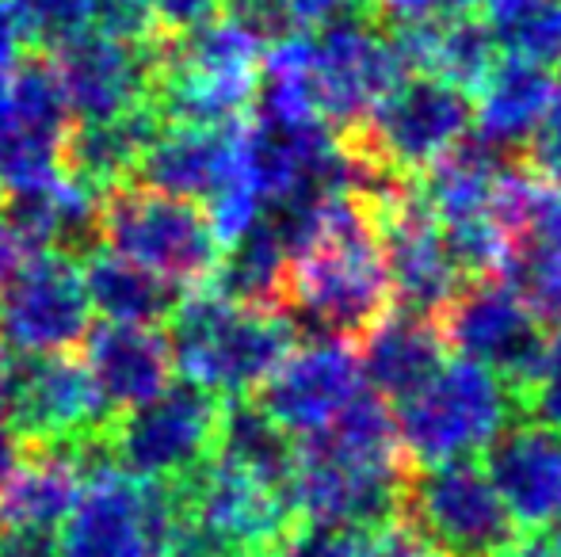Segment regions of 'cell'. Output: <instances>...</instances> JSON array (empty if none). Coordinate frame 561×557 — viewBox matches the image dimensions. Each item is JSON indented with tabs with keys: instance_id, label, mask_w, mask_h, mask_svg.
Masks as SVG:
<instances>
[{
	"instance_id": "obj_31",
	"label": "cell",
	"mask_w": 561,
	"mask_h": 557,
	"mask_svg": "<svg viewBox=\"0 0 561 557\" xmlns=\"http://www.w3.org/2000/svg\"><path fill=\"white\" fill-rule=\"evenodd\" d=\"M516 405H519V417L550 423V428L561 431V325L554 328V336L542 340L535 371L519 386Z\"/></svg>"
},
{
	"instance_id": "obj_2",
	"label": "cell",
	"mask_w": 561,
	"mask_h": 557,
	"mask_svg": "<svg viewBox=\"0 0 561 557\" xmlns=\"http://www.w3.org/2000/svg\"><path fill=\"white\" fill-rule=\"evenodd\" d=\"M164 325L180 374L226 402L256 394L298 344L290 313L249 310L210 287L187 290Z\"/></svg>"
},
{
	"instance_id": "obj_5",
	"label": "cell",
	"mask_w": 561,
	"mask_h": 557,
	"mask_svg": "<svg viewBox=\"0 0 561 557\" xmlns=\"http://www.w3.org/2000/svg\"><path fill=\"white\" fill-rule=\"evenodd\" d=\"M100 241L107 253L169 279L180 290L207 287L226 248L203 202L134 184L115 187L100 199Z\"/></svg>"
},
{
	"instance_id": "obj_47",
	"label": "cell",
	"mask_w": 561,
	"mask_h": 557,
	"mask_svg": "<svg viewBox=\"0 0 561 557\" xmlns=\"http://www.w3.org/2000/svg\"><path fill=\"white\" fill-rule=\"evenodd\" d=\"M229 557H279V554H229Z\"/></svg>"
},
{
	"instance_id": "obj_30",
	"label": "cell",
	"mask_w": 561,
	"mask_h": 557,
	"mask_svg": "<svg viewBox=\"0 0 561 557\" xmlns=\"http://www.w3.org/2000/svg\"><path fill=\"white\" fill-rule=\"evenodd\" d=\"M15 20L23 23L31 50H50L69 35L89 27L92 0H8Z\"/></svg>"
},
{
	"instance_id": "obj_13",
	"label": "cell",
	"mask_w": 561,
	"mask_h": 557,
	"mask_svg": "<svg viewBox=\"0 0 561 557\" xmlns=\"http://www.w3.org/2000/svg\"><path fill=\"white\" fill-rule=\"evenodd\" d=\"M73 115L46 50H27L0 77V179L12 192L46 187L61 176L58 156Z\"/></svg>"
},
{
	"instance_id": "obj_16",
	"label": "cell",
	"mask_w": 561,
	"mask_h": 557,
	"mask_svg": "<svg viewBox=\"0 0 561 557\" xmlns=\"http://www.w3.org/2000/svg\"><path fill=\"white\" fill-rule=\"evenodd\" d=\"M92 328L81 264L43 253L0 287V340L20 356L73 351Z\"/></svg>"
},
{
	"instance_id": "obj_6",
	"label": "cell",
	"mask_w": 561,
	"mask_h": 557,
	"mask_svg": "<svg viewBox=\"0 0 561 557\" xmlns=\"http://www.w3.org/2000/svg\"><path fill=\"white\" fill-rule=\"evenodd\" d=\"M184 523L180 481H138L107 466L61 520L58 557H164Z\"/></svg>"
},
{
	"instance_id": "obj_1",
	"label": "cell",
	"mask_w": 561,
	"mask_h": 557,
	"mask_svg": "<svg viewBox=\"0 0 561 557\" xmlns=\"http://www.w3.org/2000/svg\"><path fill=\"white\" fill-rule=\"evenodd\" d=\"M405 466L393 413L363 390L325 431L302 439L290 477V504L302 523L382 531L398 523Z\"/></svg>"
},
{
	"instance_id": "obj_27",
	"label": "cell",
	"mask_w": 561,
	"mask_h": 557,
	"mask_svg": "<svg viewBox=\"0 0 561 557\" xmlns=\"http://www.w3.org/2000/svg\"><path fill=\"white\" fill-rule=\"evenodd\" d=\"M496 58H501V46H496L489 23L473 12H450L439 15L436 31H432L428 73L424 77H439L473 100V92L481 89Z\"/></svg>"
},
{
	"instance_id": "obj_28",
	"label": "cell",
	"mask_w": 561,
	"mask_h": 557,
	"mask_svg": "<svg viewBox=\"0 0 561 557\" xmlns=\"http://www.w3.org/2000/svg\"><path fill=\"white\" fill-rule=\"evenodd\" d=\"M485 23L508 58L561 66V0H489Z\"/></svg>"
},
{
	"instance_id": "obj_11",
	"label": "cell",
	"mask_w": 561,
	"mask_h": 557,
	"mask_svg": "<svg viewBox=\"0 0 561 557\" xmlns=\"http://www.w3.org/2000/svg\"><path fill=\"white\" fill-rule=\"evenodd\" d=\"M4 417L27 446L107 443L118 413L73 351L15 359Z\"/></svg>"
},
{
	"instance_id": "obj_7",
	"label": "cell",
	"mask_w": 561,
	"mask_h": 557,
	"mask_svg": "<svg viewBox=\"0 0 561 557\" xmlns=\"http://www.w3.org/2000/svg\"><path fill=\"white\" fill-rule=\"evenodd\" d=\"M226 397L199 382H172L153 402L118 413L107 454L138 481H176L215 459Z\"/></svg>"
},
{
	"instance_id": "obj_4",
	"label": "cell",
	"mask_w": 561,
	"mask_h": 557,
	"mask_svg": "<svg viewBox=\"0 0 561 557\" xmlns=\"http://www.w3.org/2000/svg\"><path fill=\"white\" fill-rule=\"evenodd\" d=\"M473 127V100L439 77H405L344 149L363 172V192L382 179H413L458 149Z\"/></svg>"
},
{
	"instance_id": "obj_18",
	"label": "cell",
	"mask_w": 561,
	"mask_h": 557,
	"mask_svg": "<svg viewBox=\"0 0 561 557\" xmlns=\"http://www.w3.org/2000/svg\"><path fill=\"white\" fill-rule=\"evenodd\" d=\"M485 477L519 531H554L561 523V431L516 420L489 443Z\"/></svg>"
},
{
	"instance_id": "obj_22",
	"label": "cell",
	"mask_w": 561,
	"mask_h": 557,
	"mask_svg": "<svg viewBox=\"0 0 561 557\" xmlns=\"http://www.w3.org/2000/svg\"><path fill=\"white\" fill-rule=\"evenodd\" d=\"M161 130L164 123L146 104L107 123H73L61 141L58 169L66 179L104 199L107 192L130 179L134 164L141 161V153L153 146Z\"/></svg>"
},
{
	"instance_id": "obj_35",
	"label": "cell",
	"mask_w": 561,
	"mask_h": 557,
	"mask_svg": "<svg viewBox=\"0 0 561 557\" xmlns=\"http://www.w3.org/2000/svg\"><path fill=\"white\" fill-rule=\"evenodd\" d=\"M222 15L241 23L244 31H252L264 46L295 31L283 0H222Z\"/></svg>"
},
{
	"instance_id": "obj_20",
	"label": "cell",
	"mask_w": 561,
	"mask_h": 557,
	"mask_svg": "<svg viewBox=\"0 0 561 557\" xmlns=\"http://www.w3.org/2000/svg\"><path fill=\"white\" fill-rule=\"evenodd\" d=\"M84 367L115 413L153 402L172 382V344L161 325H112L100 321L84 333Z\"/></svg>"
},
{
	"instance_id": "obj_49",
	"label": "cell",
	"mask_w": 561,
	"mask_h": 557,
	"mask_svg": "<svg viewBox=\"0 0 561 557\" xmlns=\"http://www.w3.org/2000/svg\"><path fill=\"white\" fill-rule=\"evenodd\" d=\"M0 199H4V179H0Z\"/></svg>"
},
{
	"instance_id": "obj_8",
	"label": "cell",
	"mask_w": 561,
	"mask_h": 557,
	"mask_svg": "<svg viewBox=\"0 0 561 557\" xmlns=\"http://www.w3.org/2000/svg\"><path fill=\"white\" fill-rule=\"evenodd\" d=\"M306 81L321 123L344 138L405 81V69L390 35L363 12H352L306 31Z\"/></svg>"
},
{
	"instance_id": "obj_38",
	"label": "cell",
	"mask_w": 561,
	"mask_h": 557,
	"mask_svg": "<svg viewBox=\"0 0 561 557\" xmlns=\"http://www.w3.org/2000/svg\"><path fill=\"white\" fill-rule=\"evenodd\" d=\"M35 256H43L38 241L31 237L20 222H12V218L0 210V287L20 276V271L27 268Z\"/></svg>"
},
{
	"instance_id": "obj_42",
	"label": "cell",
	"mask_w": 561,
	"mask_h": 557,
	"mask_svg": "<svg viewBox=\"0 0 561 557\" xmlns=\"http://www.w3.org/2000/svg\"><path fill=\"white\" fill-rule=\"evenodd\" d=\"M27 50H31V43H27V35H23V23L15 20L12 4L0 0V77H4Z\"/></svg>"
},
{
	"instance_id": "obj_3",
	"label": "cell",
	"mask_w": 561,
	"mask_h": 557,
	"mask_svg": "<svg viewBox=\"0 0 561 557\" xmlns=\"http://www.w3.org/2000/svg\"><path fill=\"white\" fill-rule=\"evenodd\" d=\"M516 417V394L501 374L470 359H447L413 397L393 409V431L401 459L416 466H447L485 454Z\"/></svg>"
},
{
	"instance_id": "obj_17",
	"label": "cell",
	"mask_w": 561,
	"mask_h": 557,
	"mask_svg": "<svg viewBox=\"0 0 561 557\" xmlns=\"http://www.w3.org/2000/svg\"><path fill=\"white\" fill-rule=\"evenodd\" d=\"M46 54L54 61L73 123H107L149 100L161 38L149 46H134L84 27Z\"/></svg>"
},
{
	"instance_id": "obj_25",
	"label": "cell",
	"mask_w": 561,
	"mask_h": 557,
	"mask_svg": "<svg viewBox=\"0 0 561 557\" xmlns=\"http://www.w3.org/2000/svg\"><path fill=\"white\" fill-rule=\"evenodd\" d=\"M287 268L290 253L275 225L267 218H256L237 241L222 248V264H218L215 279L207 282L222 298L249 310L283 313V290H287Z\"/></svg>"
},
{
	"instance_id": "obj_26",
	"label": "cell",
	"mask_w": 561,
	"mask_h": 557,
	"mask_svg": "<svg viewBox=\"0 0 561 557\" xmlns=\"http://www.w3.org/2000/svg\"><path fill=\"white\" fill-rule=\"evenodd\" d=\"M215 454L226 462H233V466L249 469V474L260 477V481L290 492L298 443L283 428H275L252 397L226 402V417H222V431H218Z\"/></svg>"
},
{
	"instance_id": "obj_32",
	"label": "cell",
	"mask_w": 561,
	"mask_h": 557,
	"mask_svg": "<svg viewBox=\"0 0 561 557\" xmlns=\"http://www.w3.org/2000/svg\"><path fill=\"white\" fill-rule=\"evenodd\" d=\"M279 557H375V531L336 527V523H302Z\"/></svg>"
},
{
	"instance_id": "obj_37",
	"label": "cell",
	"mask_w": 561,
	"mask_h": 557,
	"mask_svg": "<svg viewBox=\"0 0 561 557\" xmlns=\"http://www.w3.org/2000/svg\"><path fill=\"white\" fill-rule=\"evenodd\" d=\"M363 15L375 20L386 35L405 27H421V23H432L444 15L439 0H363Z\"/></svg>"
},
{
	"instance_id": "obj_43",
	"label": "cell",
	"mask_w": 561,
	"mask_h": 557,
	"mask_svg": "<svg viewBox=\"0 0 561 557\" xmlns=\"http://www.w3.org/2000/svg\"><path fill=\"white\" fill-rule=\"evenodd\" d=\"M496 557H561V554L550 531H516V538Z\"/></svg>"
},
{
	"instance_id": "obj_12",
	"label": "cell",
	"mask_w": 561,
	"mask_h": 557,
	"mask_svg": "<svg viewBox=\"0 0 561 557\" xmlns=\"http://www.w3.org/2000/svg\"><path fill=\"white\" fill-rule=\"evenodd\" d=\"M363 195H367L370 214H375L390 294L398 310L436 317L447 298L458 290L462 276L450 260V248L436 218L416 195V184L413 179H386L378 187H367Z\"/></svg>"
},
{
	"instance_id": "obj_41",
	"label": "cell",
	"mask_w": 561,
	"mask_h": 557,
	"mask_svg": "<svg viewBox=\"0 0 561 557\" xmlns=\"http://www.w3.org/2000/svg\"><path fill=\"white\" fill-rule=\"evenodd\" d=\"M0 557H58L54 531L0 527Z\"/></svg>"
},
{
	"instance_id": "obj_23",
	"label": "cell",
	"mask_w": 561,
	"mask_h": 557,
	"mask_svg": "<svg viewBox=\"0 0 561 557\" xmlns=\"http://www.w3.org/2000/svg\"><path fill=\"white\" fill-rule=\"evenodd\" d=\"M550 69L524 58H496L481 89L473 92V135L493 153H524L550 104Z\"/></svg>"
},
{
	"instance_id": "obj_14",
	"label": "cell",
	"mask_w": 561,
	"mask_h": 557,
	"mask_svg": "<svg viewBox=\"0 0 561 557\" xmlns=\"http://www.w3.org/2000/svg\"><path fill=\"white\" fill-rule=\"evenodd\" d=\"M439 336L458 359L489 367L519 394L542 351V325L504 279H466L444 302Z\"/></svg>"
},
{
	"instance_id": "obj_21",
	"label": "cell",
	"mask_w": 561,
	"mask_h": 557,
	"mask_svg": "<svg viewBox=\"0 0 561 557\" xmlns=\"http://www.w3.org/2000/svg\"><path fill=\"white\" fill-rule=\"evenodd\" d=\"M355 356H359L363 386L386 405H401L447 363V344L439 336L436 317L386 310L363 333V351Z\"/></svg>"
},
{
	"instance_id": "obj_39",
	"label": "cell",
	"mask_w": 561,
	"mask_h": 557,
	"mask_svg": "<svg viewBox=\"0 0 561 557\" xmlns=\"http://www.w3.org/2000/svg\"><path fill=\"white\" fill-rule=\"evenodd\" d=\"M290 15V27L295 31H313L325 27V23L340 20V15L363 12V0H283Z\"/></svg>"
},
{
	"instance_id": "obj_15",
	"label": "cell",
	"mask_w": 561,
	"mask_h": 557,
	"mask_svg": "<svg viewBox=\"0 0 561 557\" xmlns=\"http://www.w3.org/2000/svg\"><path fill=\"white\" fill-rule=\"evenodd\" d=\"M363 371L347 336H313L283 356L252 402L290 439L325 431L363 394Z\"/></svg>"
},
{
	"instance_id": "obj_40",
	"label": "cell",
	"mask_w": 561,
	"mask_h": 557,
	"mask_svg": "<svg viewBox=\"0 0 561 557\" xmlns=\"http://www.w3.org/2000/svg\"><path fill=\"white\" fill-rule=\"evenodd\" d=\"M375 557H444L428 538L416 535L409 523H390V527L375 531Z\"/></svg>"
},
{
	"instance_id": "obj_24",
	"label": "cell",
	"mask_w": 561,
	"mask_h": 557,
	"mask_svg": "<svg viewBox=\"0 0 561 557\" xmlns=\"http://www.w3.org/2000/svg\"><path fill=\"white\" fill-rule=\"evenodd\" d=\"M81 279L89 305L112 325H164L187 290L172 287L169 279L138 268L115 253H96L81 260Z\"/></svg>"
},
{
	"instance_id": "obj_45",
	"label": "cell",
	"mask_w": 561,
	"mask_h": 557,
	"mask_svg": "<svg viewBox=\"0 0 561 557\" xmlns=\"http://www.w3.org/2000/svg\"><path fill=\"white\" fill-rule=\"evenodd\" d=\"M489 0H439V8L444 12H478V8H485Z\"/></svg>"
},
{
	"instance_id": "obj_33",
	"label": "cell",
	"mask_w": 561,
	"mask_h": 557,
	"mask_svg": "<svg viewBox=\"0 0 561 557\" xmlns=\"http://www.w3.org/2000/svg\"><path fill=\"white\" fill-rule=\"evenodd\" d=\"M89 31H100V35L134 46H149L157 38H164L157 31L153 15H149L146 0H92Z\"/></svg>"
},
{
	"instance_id": "obj_44",
	"label": "cell",
	"mask_w": 561,
	"mask_h": 557,
	"mask_svg": "<svg viewBox=\"0 0 561 557\" xmlns=\"http://www.w3.org/2000/svg\"><path fill=\"white\" fill-rule=\"evenodd\" d=\"M23 459H27V443H23L20 431L8 423V417H0V485L23 466Z\"/></svg>"
},
{
	"instance_id": "obj_36",
	"label": "cell",
	"mask_w": 561,
	"mask_h": 557,
	"mask_svg": "<svg viewBox=\"0 0 561 557\" xmlns=\"http://www.w3.org/2000/svg\"><path fill=\"white\" fill-rule=\"evenodd\" d=\"M146 8L164 38L187 35V31L222 15V0H146Z\"/></svg>"
},
{
	"instance_id": "obj_9",
	"label": "cell",
	"mask_w": 561,
	"mask_h": 557,
	"mask_svg": "<svg viewBox=\"0 0 561 557\" xmlns=\"http://www.w3.org/2000/svg\"><path fill=\"white\" fill-rule=\"evenodd\" d=\"M184 492L187 527L218 557L229 554H279L302 520L287 489L252 477L226 459L203 462L195 474L176 477Z\"/></svg>"
},
{
	"instance_id": "obj_19",
	"label": "cell",
	"mask_w": 561,
	"mask_h": 557,
	"mask_svg": "<svg viewBox=\"0 0 561 557\" xmlns=\"http://www.w3.org/2000/svg\"><path fill=\"white\" fill-rule=\"evenodd\" d=\"M244 123L229 127H164L153 146L134 164L130 179L134 187L176 195L207 207L215 192L233 172L237 153H241Z\"/></svg>"
},
{
	"instance_id": "obj_10",
	"label": "cell",
	"mask_w": 561,
	"mask_h": 557,
	"mask_svg": "<svg viewBox=\"0 0 561 557\" xmlns=\"http://www.w3.org/2000/svg\"><path fill=\"white\" fill-rule=\"evenodd\" d=\"M398 520L444 557H496L519 531L478 462H447L405 474Z\"/></svg>"
},
{
	"instance_id": "obj_48",
	"label": "cell",
	"mask_w": 561,
	"mask_h": 557,
	"mask_svg": "<svg viewBox=\"0 0 561 557\" xmlns=\"http://www.w3.org/2000/svg\"><path fill=\"white\" fill-rule=\"evenodd\" d=\"M164 557H195V554H164Z\"/></svg>"
},
{
	"instance_id": "obj_29",
	"label": "cell",
	"mask_w": 561,
	"mask_h": 557,
	"mask_svg": "<svg viewBox=\"0 0 561 557\" xmlns=\"http://www.w3.org/2000/svg\"><path fill=\"white\" fill-rule=\"evenodd\" d=\"M501 279L542 328L561 325V237H512Z\"/></svg>"
},
{
	"instance_id": "obj_34",
	"label": "cell",
	"mask_w": 561,
	"mask_h": 557,
	"mask_svg": "<svg viewBox=\"0 0 561 557\" xmlns=\"http://www.w3.org/2000/svg\"><path fill=\"white\" fill-rule=\"evenodd\" d=\"M524 169L550 184H561V84H554L547 112H542L531 141L524 146Z\"/></svg>"
},
{
	"instance_id": "obj_46",
	"label": "cell",
	"mask_w": 561,
	"mask_h": 557,
	"mask_svg": "<svg viewBox=\"0 0 561 557\" xmlns=\"http://www.w3.org/2000/svg\"><path fill=\"white\" fill-rule=\"evenodd\" d=\"M550 535H554V546H558V554H561V523H558L554 531H550Z\"/></svg>"
}]
</instances>
